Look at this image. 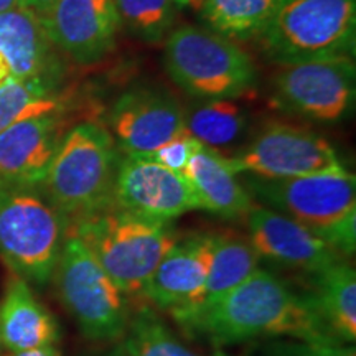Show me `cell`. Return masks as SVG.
Wrapping results in <instances>:
<instances>
[{"instance_id": "1", "label": "cell", "mask_w": 356, "mask_h": 356, "mask_svg": "<svg viewBox=\"0 0 356 356\" xmlns=\"http://www.w3.org/2000/svg\"><path fill=\"white\" fill-rule=\"evenodd\" d=\"M172 318L186 337L218 348L262 338L341 343L323 327L304 293L262 267L218 299L177 312Z\"/></svg>"}, {"instance_id": "2", "label": "cell", "mask_w": 356, "mask_h": 356, "mask_svg": "<svg viewBox=\"0 0 356 356\" xmlns=\"http://www.w3.org/2000/svg\"><path fill=\"white\" fill-rule=\"evenodd\" d=\"M262 207L292 218L345 259L356 251V178L348 170L293 178L244 175Z\"/></svg>"}, {"instance_id": "3", "label": "cell", "mask_w": 356, "mask_h": 356, "mask_svg": "<svg viewBox=\"0 0 356 356\" xmlns=\"http://www.w3.org/2000/svg\"><path fill=\"white\" fill-rule=\"evenodd\" d=\"M68 229V218L42 185L0 180V259L13 275L26 282H48Z\"/></svg>"}, {"instance_id": "4", "label": "cell", "mask_w": 356, "mask_h": 356, "mask_svg": "<svg viewBox=\"0 0 356 356\" xmlns=\"http://www.w3.org/2000/svg\"><path fill=\"white\" fill-rule=\"evenodd\" d=\"M119 160L108 129L96 122L76 124L66 131L40 185L71 225L114 207Z\"/></svg>"}, {"instance_id": "5", "label": "cell", "mask_w": 356, "mask_h": 356, "mask_svg": "<svg viewBox=\"0 0 356 356\" xmlns=\"http://www.w3.org/2000/svg\"><path fill=\"white\" fill-rule=\"evenodd\" d=\"M70 231L126 296L142 292L160 259L178 239L170 222L145 220L115 204L73 221Z\"/></svg>"}, {"instance_id": "6", "label": "cell", "mask_w": 356, "mask_h": 356, "mask_svg": "<svg viewBox=\"0 0 356 356\" xmlns=\"http://www.w3.org/2000/svg\"><path fill=\"white\" fill-rule=\"evenodd\" d=\"M163 66L178 88L195 99H241L256 89L251 55L207 26H175L165 38Z\"/></svg>"}, {"instance_id": "7", "label": "cell", "mask_w": 356, "mask_h": 356, "mask_svg": "<svg viewBox=\"0 0 356 356\" xmlns=\"http://www.w3.org/2000/svg\"><path fill=\"white\" fill-rule=\"evenodd\" d=\"M257 40L277 65L355 56L356 0H282Z\"/></svg>"}, {"instance_id": "8", "label": "cell", "mask_w": 356, "mask_h": 356, "mask_svg": "<svg viewBox=\"0 0 356 356\" xmlns=\"http://www.w3.org/2000/svg\"><path fill=\"white\" fill-rule=\"evenodd\" d=\"M53 277L58 296L84 337L115 341L126 335L131 318L126 293L70 229Z\"/></svg>"}, {"instance_id": "9", "label": "cell", "mask_w": 356, "mask_h": 356, "mask_svg": "<svg viewBox=\"0 0 356 356\" xmlns=\"http://www.w3.org/2000/svg\"><path fill=\"white\" fill-rule=\"evenodd\" d=\"M356 99L353 56L317 58L279 65L273 79V104L284 113L318 124L348 118Z\"/></svg>"}, {"instance_id": "10", "label": "cell", "mask_w": 356, "mask_h": 356, "mask_svg": "<svg viewBox=\"0 0 356 356\" xmlns=\"http://www.w3.org/2000/svg\"><path fill=\"white\" fill-rule=\"evenodd\" d=\"M226 157V155H225ZM226 162L236 175L293 178L346 170L330 142L309 129L269 122Z\"/></svg>"}, {"instance_id": "11", "label": "cell", "mask_w": 356, "mask_h": 356, "mask_svg": "<svg viewBox=\"0 0 356 356\" xmlns=\"http://www.w3.org/2000/svg\"><path fill=\"white\" fill-rule=\"evenodd\" d=\"M109 126L129 157L147 159L155 150L186 134L185 109L160 88L136 86L113 104Z\"/></svg>"}, {"instance_id": "12", "label": "cell", "mask_w": 356, "mask_h": 356, "mask_svg": "<svg viewBox=\"0 0 356 356\" xmlns=\"http://www.w3.org/2000/svg\"><path fill=\"white\" fill-rule=\"evenodd\" d=\"M114 204L145 220L170 222L188 211L202 210L184 173L173 172L149 159L119 160L114 180Z\"/></svg>"}, {"instance_id": "13", "label": "cell", "mask_w": 356, "mask_h": 356, "mask_svg": "<svg viewBox=\"0 0 356 356\" xmlns=\"http://www.w3.org/2000/svg\"><path fill=\"white\" fill-rule=\"evenodd\" d=\"M40 19L53 47L84 66L111 55L122 29L114 0H56Z\"/></svg>"}, {"instance_id": "14", "label": "cell", "mask_w": 356, "mask_h": 356, "mask_svg": "<svg viewBox=\"0 0 356 356\" xmlns=\"http://www.w3.org/2000/svg\"><path fill=\"white\" fill-rule=\"evenodd\" d=\"M211 261V233L178 238L147 279L142 296L159 310L177 314L204 299Z\"/></svg>"}, {"instance_id": "15", "label": "cell", "mask_w": 356, "mask_h": 356, "mask_svg": "<svg viewBox=\"0 0 356 356\" xmlns=\"http://www.w3.org/2000/svg\"><path fill=\"white\" fill-rule=\"evenodd\" d=\"M249 243L257 256L304 274L345 259L318 236L282 213L254 204L248 213Z\"/></svg>"}, {"instance_id": "16", "label": "cell", "mask_w": 356, "mask_h": 356, "mask_svg": "<svg viewBox=\"0 0 356 356\" xmlns=\"http://www.w3.org/2000/svg\"><path fill=\"white\" fill-rule=\"evenodd\" d=\"M65 134L61 113L25 119L0 132V180L42 184Z\"/></svg>"}, {"instance_id": "17", "label": "cell", "mask_w": 356, "mask_h": 356, "mask_svg": "<svg viewBox=\"0 0 356 356\" xmlns=\"http://www.w3.org/2000/svg\"><path fill=\"white\" fill-rule=\"evenodd\" d=\"M55 50L37 13L25 7L0 13V84L56 78Z\"/></svg>"}, {"instance_id": "18", "label": "cell", "mask_w": 356, "mask_h": 356, "mask_svg": "<svg viewBox=\"0 0 356 356\" xmlns=\"http://www.w3.org/2000/svg\"><path fill=\"white\" fill-rule=\"evenodd\" d=\"M184 175L197 195L200 207L226 220L246 218L254 207L243 181L231 170L226 157L218 150L200 144L186 163Z\"/></svg>"}, {"instance_id": "19", "label": "cell", "mask_w": 356, "mask_h": 356, "mask_svg": "<svg viewBox=\"0 0 356 356\" xmlns=\"http://www.w3.org/2000/svg\"><path fill=\"white\" fill-rule=\"evenodd\" d=\"M58 323L40 304L29 282L12 275L0 302V343L10 353L50 346L58 341Z\"/></svg>"}, {"instance_id": "20", "label": "cell", "mask_w": 356, "mask_h": 356, "mask_svg": "<svg viewBox=\"0 0 356 356\" xmlns=\"http://www.w3.org/2000/svg\"><path fill=\"white\" fill-rule=\"evenodd\" d=\"M309 275L304 297L323 327L341 343L356 340V273L348 259Z\"/></svg>"}, {"instance_id": "21", "label": "cell", "mask_w": 356, "mask_h": 356, "mask_svg": "<svg viewBox=\"0 0 356 356\" xmlns=\"http://www.w3.org/2000/svg\"><path fill=\"white\" fill-rule=\"evenodd\" d=\"M282 0H202L197 13L207 29L233 42L257 38Z\"/></svg>"}, {"instance_id": "22", "label": "cell", "mask_w": 356, "mask_h": 356, "mask_svg": "<svg viewBox=\"0 0 356 356\" xmlns=\"http://www.w3.org/2000/svg\"><path fill=\"white\" fill-rule=\"evenodd\" d=\"M248 122V111L236 99H203L185 111L186 132L215 150L241 140Z\"/></svg>"}, {"instance_id": "23", "label": "cell", "mask_w": 356, "mask_h": 356, "mask_svg": "<svg viewBox=\"0 0 356 356\" xmlns=\"http://www.w3.org/2000/svg\"><path fill=\"white\" fill-rule=\"evenodd\" d=\"M259 259L249 239L234 233H211V261L204 302L215 300L241 284L259 267Z\"/></svg>"}, {"instance_id": "24", "label": "cell", "mask_w": 356, "mask_h": 356, "mask_svg": "<svg viewBox=\"0 0 356 356\" xmlns=\"http://www.w3.org/2000/svg\"><path fill=\"white\" fill-rule=\"evenodd\" d=\"M61 111L55 78L8 79L0 84V132L25 119Z\"/></svg>"}, {"instance_id": "25", "label": "cell", "mask_w": 356, "mask_h": 356, "mask_svg": "<svg viewBox=\"0 0 356 356\" xmlns=\"http://www.w3.org/2000/svg\"><path fill=\"white\" fill-rule=\"evenodd\" d=\"M122 338L126 356H200L181 343L149 307H140L131 314Z\"/></svg>"}, {"instance_id": "26", "label": "cell", "mask_w": 356, "mask_h": 356, "mask_svg": "<svg viewBox=\"0 0 356 356\" xmlns=\"http://www.w3.org/2000/svg\"><path fill=\"white\" fill-rule=\"evenodd\" d=\"M121 25L142 42L157 44L175 29L177 0H114Z\"/></svg>"}, {"instance_id": "27", "label": "cell", "mask_w": 356, "mask_h": 356, "mask_svg": "<svg viewBox=\"0 0 356 356\" xmlns=\"http://www.w3.org/2000/svg\"><path fill=\"white\" fill-rule=\"evenodd\" d=\"M262 356H356L355 345L277 338L266 345Z\"/></svg>"}, {"instance_id": "28", "label": "cell", "mask_w": 356, "mask_h": 356, "mask_svg": "<svg viewBox=\"0 0 356 356\" xmlns=\"http://www.w3.org/2000/svg\"><path fill=\"white\" fill-rule=\"evenodd\" d=\"M200 147V142L197 139L190 136L188 132L184 134V136L177 137L165 144L163 147H160L159 150L147 157L152 162H157L160 165L170 168L173 172L184 173L186 163L191 159V155L197 152V149Z\"/></svg>"}, {"instance_id": "29", "label": "cell", "mask_w": 356, "mask_h": 356, "mask_svg": "<svg viewBox=\"0 0 356 356\" xmlns=\"http://www.w3.org/2000/svg\"><path fill=\"white\" fill-rule=\"evenodd\" d=\"M10 356H61V353L55 345H50V346H40V348H33V350L19 351V353H12Z\"/></svg>"}, {"instance_id": "30", "label": "cell", "mask_w": 356, "mask_h": 356, "mask_svg": "<svg viewBox=\"0 0 356 356\" xmlns=\"http://www.w3.org/2000/svg\"><path fill=\"white\" fill-rule=\"evenodd\" d=\"M55 2L56 0H22V7L29 8V10L35 12L37 15H42V13L47 12Z\"/></svg>"}, {"instance_id": "31", "label": "cell", "mask_w": 356, "mask_h": 356, "mask_svg": "<svg viewBox=\"0 0 356 356\" xmlns=\"http://www.w3.org/2000/svg\"><path fill=\"white\" fill-rule=\"evenodd\" d=\"M22 7V0H0V13L15 10Z\"/></svg>"}, {"instance_id": "32", "label": "cell", "mask_w": 356, "mask_h": 356, "mask_svg": "<svg viewBox=\"0 0 356 356\" xmlns=\"http://www.w3.org/2000/svg\"><path fill=\"white\" fill-rule=\"evenodd\" d=\"M200 2L202 0H177L178 7H188V8H193L195 12H197V8L200 6Z\"/></svg>"}, {"instance_id": "33", "label": "cell", "mask_w": 356, "mask_h": 356, "mask_svg": "<svg viewBox=\"0 0 356 356\" xmlns=\"http://www.w3.org/2000/svg\"><path fill=\"white\" fill-rule=\"evenodd\" d=\"M106 356H126V353H124V348H122V345H121V346H118V348H115L114 351H111V353L106 355Z\"/></svg>"}, {"instance_id": "34", "label": "cell", "mask_w": 356, "mask_h": 356, "mask_svg": "<svg viewBox=\"0 0 356 356\" xmlns=\"http://www.w3.org/2000/svg\"><path fill=\"white\" fill-rule=\"evenodd\" d=\"M211 356H229L228 353H226V351H222L221 348H216L215 351H213V355Z\"/></svg>"}, {"instance_id": "35", "label": "cell", "mask_w": 356, "mask_h": 356, "mask_svg": "<svg viewBox=\"0 0 356 356\" xmlns=\"http://www.w3.org/2000/svg\"><path fill=\"white\" fill-rule=\"evenodd\" d=\"M0 350H2V343H0ZM0 356H2V355H0Z\"/></svg>"}]
</instances>
